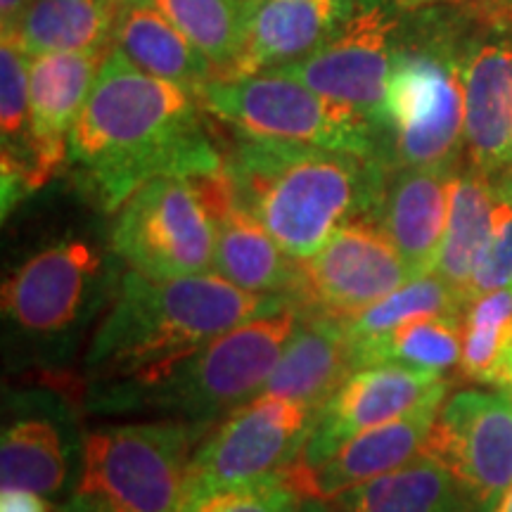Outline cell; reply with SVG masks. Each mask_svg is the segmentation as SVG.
Returning <instances> with one entry per match:
<instances>
[{
  "mask_svg": "<svg viewBox=\"0 0 512 512\" xmlns=\"http://www.w3.org/2000/svg\"><path fill=\"white\" fill-rule=\"evenodd\" d=\"M204 114L197 91L143 72L112 46L69 136V164L102 211H119L152 178L223 169Z\"/></svg>",
  "mask_w": 512,
  "mask_h": 512,
  "instance_id": "cell-1",
  "label": "cell"
},
{
  "mask_svg": "<svg viewBox=\"0 0 512 512\" xmlns=\"http://www.w3.org/2000/svg\"><path fill=\"white\" fill-rule=\"evenodd\" d=\"M318 408L302 401L256 396L192 453L183 491H214L290 470L302 456Z\"/></svg>",
  "mask_w": 512,
  "mask_h": 512,
  "instance_id": "cell-9",
  "label": "cell"
},
{
  "mask_svg": "<svg viewBox=\"0 0 512 512\" xmlns=\"http://www.w3.org/2000/svg\"><path fill=\"white\" fill-rule=\"evenodd\" d=\"M290 304L299 302L247 292L219 273L159 280L126 271L83 368L105 387L147 384L214 337Z\"/></svg>",
  "mask_w": 512,
  "mask_h": 512,
  "instance_id": "cell-2",
  "label": "cell"
},
{
  "mask_svg": "<svg viewBox=\"0 0 512 512\" xmlns=\"http://www.w3.org/2000/svg\"><path fill=\"white\" fill-rule=\"evenodd\" d=\"M223 162L242 207L294 261L356 214H370L389 166L328 147L238 136Z\"/></svg>",
  "mask_w": 512,
  "mask_h": 512,
  "instance_id": "cell-3",
  "label": "cell"
},
{
  "mask_svg": "<svg viewBox=\"0 0 512 512\" xmlns=\"http://www.w3.org/2000/svg\"><path fill=\"white\" fill-rule=\"evenodd\" d=\"M467 24L463 157L470 169L498 178L508 166L512 143V19L475 8V27Z\"/></svg>",
  "mask_w": 512,
  "mask_h": 512,
  "instance_id": "cell-13",
  "label": "cell"
},
{
  "mask_svg": "<svg viewBox=\"0 0 512 512\" xmlns=\"http://www.w3.org/2000/svg\"><path fill=\"white\" fill-rule=\"evenodd\" d=\"M351 373H356L354 342L342 320L304 311L259 396L320 408Z\"/></svg>",
  "mask_w": 512,
  "mask_h": 512,
  "instance_id": "cell-21",
  "label": "cell"
},
{
  "mask_svg": "<svg viewBox=\"0 0 512 512\" xmlns=\"http://www.w3.org/2000/svg\"><path fill=\"white\" fill-rule=\"evenodd\" d=\"M358 0H249L245 41L226 79L271 72L323 46Z\"/></svg>",
  "mask_w": 512,
  "mask_h": 512,
  "instance_id": "cell-20",
  "label": "cell"
},
{
  "mask_svg": "<svg viewBox=\"0 0 512 512\" xmlns=\"http://www.w3.org/2000/svg\"><path fill=\"white\" fill-rule=\"evenodd\" d=\"M444 373L406 366H373L351 373L318 408L302 456L292 467H313L358 434L384 422L418 411L434 401H446Z\"/></svg>",
  "mask_w": 512,
  "mask_h": 512,
  "instance_id": "cell-14",
  "label": "cell"
},
{
  "mask_svg": "<svg viewBox=\"0 0 512 512\" xmlns=\"http://www.w3.org/2000/svg\"><path fill=\"white\" fill-rule=\"evenodd\" d=\"M69 453L53 420L27 418L5 427L0 444L3 489H27L57 496L67 484Z\"/></svg>",
  "mask_w": 512,
  "mask_h": 512,
  "instance_id": "cell-27",
  "label": "cell"
},
{
  "mask_svg": "<svg viewBox=\"0 0 512 512\" xmlns=\"http://www.w3.org/2000/svg\"><path fill=\"white\" fill-rule=\"evenodd\" d=\"M112 252L147 278H185L214 271V221L200 190L185 176L147 181L119 207Z\"/></svg>",
  "mask_w": 512,
  "mask_h": 512,
  "instance_id": "cell-8",
  "label": "cell"
},
{
  "mask_svg": "<svg viewBox=\"0 0 512 512\" xmlns=\"http://www.w3.org/2000/svg\"><path fill=\"white\" fill-rule=\"evenodd\" d=\"M392 0H358L328 41L302 60L278 67L330 102L366 117L382 138L384 100L401 19Z\"/></svg>",
  "mask_w": 512,
  "mask_h": 512,
  "instance_id": "cell-10",
  "label": "cell"
},
{
  "mask_svg": "<svg viewBox=\"0 0 512 512\" xmlns=\"http://www.w3.org/2000/svg\"><path fill=\"white\" fill-rule=\"evenodd\" d=\"M425 451L460 479L477 512L512 486V394L460 389L441 403Z\"/></svg>",
  "mask_w": 512,
  "mask_h": 512,
  "instance_id": "cell-12",
  "label": "cell"
},
{
  "mask_svg": "<svg viewBox=\"0 0 512 512\" xmlns=\"http://www.w3.org/2000/svg\"><path fill=\"white\" fill-rule=\"evenodd\" d=\"M299 496L287 470L219 489L214 512H283Z\"/></svg>",
  "mask_w": 512,
  "mask_h": 512,
  "instance_id": "cell-32",
  "label": "cell"
},
{
  "mask_svg": "<svg viewBox=\"0 0 512 512\" xmlns=\"http://www.w3.org/2000/svg\"><path fill=\"white\" fill-rule=\"evenodd\" d=\"M396 8L403 12H415L420 8H427V5H437V3H451V0H392Z\"/></svg>",
  "mask_w": 512,
  "mask_h": 512,
  "instance_id": "cell-38",
  "label": "cell"
},
{
  "mask_svg": "<svg viewBox=\"0 0 512 512\" xmlns=\"http://www.w3.org/2000/svg\"><path fill=\"white\" fill-rule=\"evenodd\" d=\"M472 3L479 10L496 12V15H505L512 19V0H472Z\"/></svg>",
  "mask_w": 512,
  "mask_h": 512,
  "instance_id": "cell-37",
  "label": "cell"
},
{
  "mask_svg": "<svg viewBox=\"0 0 512 512\" xmlns=\"http://www.w3.org/2000/svg\"><path fill=\"white\" fill-rule=\"evenodd\" d=\"M512 347V287L484 292L465 306L460 375L477 384L505 387Z\"/></svg>",
  "mask_w": 512,
  "mask_h": 512,
  "instance_id": "cell-29",
  "label": "cell"
},
{
  "mask_svg": "<svg viewBox=\"0 0 512 512\" xmlns=\"http://www.w3.org/2000/svg\"><path fill=\"white\" fill-rule=\"evenodd\" d=\"M415 275L370 214L344 221L311 259L299 261L294 299L309 313L351 318Z\"/></svg>",
  "mask_w": 512,
  "mask_h": 512,
  "instance_id": "cell-11",
  "label": "cell"
},
{
  "mask_svg": "<svg viewBox=\"0 0 512 512\" xmlns=\"http://www.w3.org/2000/svg\"><path fill=\"white\" fill-rule=\"evenodd\" d=\"M328 503L330 501H323V498L299 494L290 505H287L283 512H335V508H332V505H328Z\"/></svg>",
  "mask_w": 512,
  "mask_h": 512,
  "instance_id": "cell-35",
  "label": "cell"
},
{
  "mask_svg": "<svg viewBox=\"0 0 512 512\" xmlns=\"http://www.w3.org/2000/svg\"><path fill=\"white\" fill-rule=\"evenodd\" d=\"M494 181L498 192L494 235L467 287V304L484 292L512 287V176H498Z\"/></svg>",
  "mask_w": 512,
  "mask_h": 512,
  "instance_id": "cell-31",
  "label": "cell"
},
{
  "mask_svg": "<svg viewBox=\"0 0 512 512\" xmlns=\"http://www.w3.org/2000/svg\"><path fill=\"white\" fill-rule=\"evenodd\" d=\"M197 95L204 112L233 128L235 136L318 145L361 157L382 155L380 131L366 117L278 69L214 79Z\"/></svg>",
  "mask_w": 512,
  "mask_h": 512,
  "instance_id": "cell-6",
  "label": "cell"
},
{
  "mask_svg": "<svg viewBox=\"0 0 512 512\" xmlns=\"http://www.w3.org/2000/svg\"><path fill=\"white\" fill-rule=\"evenodd\" d=\"M508 387H512V347L508 351V363H505V387L503 389H508Z\"/></svg>",
  "mask_w": 512,
  "mask_h": 512,
  "instance_id": "cell-40",
  "label": "cell"
},
{
  "mask_svg": "<svg viewBox=\"0 0 512 512\" xmlns=\"http://www.w3.org/2000/svg\"><path fill=\"white\" fill-rule=\"evenodd\" d=\"M226 79L245 41L249 0H152Z\"/></svg>",
  "mask_w": 512,
  "mask_h": 512,
  "instance_id": "cell-28",
  "label": "cell"
},
{
  "mask_svg": "<svg viewBox=\"0 0 512 512\" xmlns=\"http://www.w3.org/2000/svg\"><path fill=\"white\" fill-rule=\"evenodd\" d=\"M0 512H55L46 496L27 489H3Z\"/></svg>",
  "mask_w": 512,
  "mask_h": 512,
  "instance_id": "cell-33",
  "label": "cell"
},
{
  "mask_svg": "<svg viewBox=\"0 0 512 512\" xmlns=\"http://www.w3.org/2000/svg\"><path fill=\"white\" fill-rule=\"evenodd\" d=\"M102 275V256L83 240L29 256L3 285V313L27 335L57 337L79 323Z\"/></svg>",
  "mask_w": 512,
  "mask_h": 512,
  "instance_id": "cell-15",
  "label": "cell"
},
{
  "mask_svg": "<svg viewBox=\"0 0 512 512\" xmlns=\"http://www.w3.org/2000/svg\"><path fill=\"white\" fill-rule=\"evenodd\" d=\"M27 3L29 0H0V27H3V34H8L15 27Z\"/></svg>",
  "mask_w": 512,
  "mask_h": 512,
  "instance_id": "cell-34",
  "label": "cell"
},
{
  "mask_svg": "<svg viewBox=\"0 0 512 512\" xmlns=\"http://www.w3.org/2000/svg\"><path fill=\"white\" fill-rule=\"evenodd\" d=\"M463 164V162H460ZM456 166L387 169L370 216L394 242L415 278L432 273L444 238Z\"/></svg>",
  "mask_w": 512,
  "mask_h": 512,
  "instance_id": "cell-18",
  "label": "cell"
},
{
  "mask_svg": "<svg viewBox=\"0 0 512 512\" xmlns=\"http://www.w3.org/2000/svg\"><path fill=\"white\" fill-rule=\"evenodd\" d=\"M112 46L143 72L200 91L214 81L211 62L152 0H119Z\"/></svg>",
  "mask_w": 512,
  "mask_h": 512,
  "instance_id": "cell-22",
  "label": "cell"
},
{
  "mask_svg": "<svg viewBox=\"0 0 512 512\" xmlns=\"http://www.w3.org/2000/svg\"><path fill=\"white\" fill-rule=\"evenodd\" d=\"M332 503L335 512H477L460 479L430 451Z\"/></svg>",
  "mask_w": 512,
  "mask_h": 512,
  "instance_id": "cell-23",
  "label": "cell"
},
{
  "mask_svg": "<svg viewBox=\"0 0 512 512\" xmlns=\"http://www.w3.org/2000/svg\"><path fill=\"white\" fill-rule=\"evenodd\" d=\"M119 0H29L8 34L29 57L107 53Z\"/></svg>",
  "mask_w": 512,
  "mask_h": 512,
  "instance_id": "cell-25",
  "label": "cell"
},
{
  "mask_svg": "<svg viewBox=\"0 0 512 512\" xmlns=\"http://www.w3.org/2000/svg\"><path fill=\"white\" fill-rule=\"evenodd\" d=\"M508 392H510V394H512V387H508Z\"/></svg>",
  "mask_w": 512,
  "mask_h": 512,
  "instance_id": "cell-42",
  "label": "cell"
},
{
  "mask_svg": "<svg viewBox=\"0 0 512 512\" xmlns=\"http://www.w3.org/2000/svg\"><path fill=\"white\" fill-rule=\"evenodd\" d=\"M496 202L498 192L494 178L460 164L451 183L444 238H441L432 273L456 287L465 299L479 259L494 235Z\"/></svg>",
  "mask_w": 512,
  "mask_h": 512,
  "instance_id": "cell-24",
  "label": "cell"
},
{
  "mask_svg": "<svg viewBox=\"0 0 512 512\" xmlns=\"http://www.w3.org/2000/svg\"><path fill=\"white\" fill-rule=\"evenodd\" d=\"M441 403L444 401L427 403L418 411L377 425L358 434L323 463L290 467L287 475L299 494L335 501L344 491L387 475L425 451Z\"/></svg>",
  "mask_w": 512,
  "mask_h": 512,
  "instance_id": "cell-19",
  "label": "cell"
},
{
  "mask_svg": "<svg viewBox=\"0 0 512 512\" xmlns=\"http://www.w3.org/2000/svg\"><path fill=\"white\" fill-rule=\"evenodd\" d=\"M467 299L437 273H425L408 280L380 302L351 318H339L351 339L382 335L422 316H463Z\"/></svg>",
  "mask_w": 512,
  "mask_h": 512,
  "instance_id": "cell-30",
  "label": "cell"
},
{
  "mask_svg": "<svg viewBox=\"0 0 512 512\" xmlns=\"http://www.w3.org/2000/svg\"><path fill=\"white\" fill-rule=\"evenodd\" d=\"M356 370L406 366L446 373L463 354V316H422L382 335L351 339Z\"/></svg>",
  "mask_w": 512,
  "mask_h": 512,
  "instance_id": "cell-26",
  "label": "cell"
},
{
  "mask_svg": "<svg viewBox=\"0 0 512 512\" xmlns=\"http://www.w3.org/2000/svg\"><path fill=\"white\" fill-rule=\"evenodd\" d=\"M107 53H46L29 60L31 171L36 190L69 162V136Z\"/></svg>",
  "mask_w": 512,
  "mask_h": 512,
  "instance_id": "cell-17",
  "label": "cell"
},
{
  "mask_svg": "<svg viewBox=\"0 0 512 512\" xmlns=\"http://www.w3.org/2000/svg\"><path fill=\"white\" fill-rule=\"evenodd\" d=\"M304 309L290 304L223 332L147 384H117L95 396L100 411H159L211 430L261 394Z\"/></svg>",
  "mask_w": 512,
  "mask_h": 512,
  "instance_id": "cell-5",
  "label": "cell"
},
{
  "mask_svg": "<svg viewBox=\"0 0 512 512\" xmlns=\"http://www.w3.org/2000/svg\"><path fill=\"white\" fill-rule=\"evenodd\" d=\"M214 221V271L254 294H285L294 299L299 261L271 238V233L242 207L226 164L219 171L190 176Z\"/></svg>",
  "mask_w": 512,
  "mask_h": 512,
  "instance_id": "cell-16",
  "label": "cell"
},
{
  "mask_svg": "<svg viewBox=\"0 0 512 512\" xmlns=\"http://www.w3.org/2000/svg\"><path fill=\"white\" fill-rule=\"evenodd\" d=\"M489 512H512V486L508 491H505L501 498H498L496 505Z\"/></svg>",
  "mask_w": 512,
  "mask_h": 512,
  "instance_id": "cell-39",
  "label": "cell"
},
{
  "mask_svg": "<svg viewBox=\"0 0 512 512\" xmlns=\"http://www.w3.org/2000/svg\"><path fill=\"white\" fill-rule=\"evenodd\" d=\"M465 24L441 15L411 29L401 22L382 124L380 159L389 169L463 162Z\"/></svg>",
  "mask_w": 512,
  "mask_h": 512,
  "instance_id": "cell-4",
  "label": "cell"
},
{
  "mask_svg": "<svg viewBox=\"0 0 512 512\" xmlns=\"http://www.w3.org/2000/svg\"><path fill=\"white\" fill-rule=\"evenodd\" d=\"M55 512H107L105 508H102L100 503H95L93 498L83 496V494H76L69 498L67 503L60 505V508H55Z\"/></svg>",
  "mask_w": 512,
  "mask_h": 512,
  "instance_id": "cell-36",
  "label": "cell"
},
{
  "mask_svg": "<svg viewBox=\"0 0 512 512\" xmlns=\"http://www.w3.org/2000/svg\"><path fill=\"white\" fill-rule=\"evenodd\" d=\"M207 430L181 420L110 425L86 434L76 494L107 512H176Z\"/></svg>",
  "mask_w": 512,
  "mask_h": 512,
  "instance_id": "cell-7",
  "label": "cell"
},
{
  "mask_svg": "<svg viewBox=\"0 0 512 512\" xmlns=\"http://www.w3.org/2000/svg\"><path fill=\"white\" fill-rule=\"evenodd\" d=\"M501 176H512V143H510V155H508V166H505V171Z\"/></svg>",
  "mask_w": 512,
  "mask_h": 512,
  "instance_id": "cell-41",
  "label": "cell"
}]
</instances>
